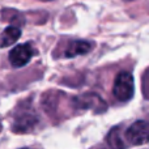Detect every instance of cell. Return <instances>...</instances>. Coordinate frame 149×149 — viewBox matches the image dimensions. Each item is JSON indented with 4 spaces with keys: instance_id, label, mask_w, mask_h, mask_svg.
<instances>
[{
    "instance_id": "6da1fadb",
    "label": "cell",
    "mask_w": 149,
    "mask_h": 149,
    "mask_svg": "<svg viewBox=\"0 0 149 149\" xmlns=\"http://www.w3.org/2000/svg\"><path fill=\"white\" fill-rule=\"evenodd\" d=\"M135 84L134 77L128 72H120L116 76L113 86V94L120 102H127L134 97Z\"/></svg>"
},
{
    "instance_id": "7a4b0ae2",
    "label": "cell",
    "mask_w": 149,
    "mask_h": 149,
    "mask_svg": "<svg viewBox=\"0 0 149 149\" xmlns=\"http://www.w3.org/2000/svg\"><path fill=\"white\" fill-rule=\"evenodd\" d=\"M36 54V50L31 46V43H24L13 47L9 52V63L15 68H21L26 65L31 60L33 55Z\"/></svg>"
},
{
    "instance_id": "3957f363",
    "label": "cell",
    "mask_w": 149,
    "mask_h": 149,
    "mask_svg": "<svg viewBox=\"0 0 149 149\" xmlns=\"http://www.w3.org/2000/svg\"><path fill=\"white\" fill-rule=\"evenodd\" d=\"M73 106L76 109H92V110L97 111V113H103V111L107 109V105L105 103V101L97 94H93V93H88V94H82L80 97L73 98L72 101Z\"/></svg>"
},
{
    "instance_id": "277c9868",
    "label": "cell",
    "mask_w": 149,
    "mask_h": 149,
    "mask_svg": "<svg viewBox=\"0 0 149 149\" xmlns=\"http://www.w3.org/2000/svg\"><path fill=\"white\" fill-rule=\"evenodd\" d=\"M149 126L147 120H137L127 130L126 137L132 145H141L148 141Z\"/></svg>"
},
{
    "instance_id": "5b68a950",
    "label": "cell",
    "mask_w": 149,
    "mask_h": 149,
    "mask_svg": "<svg viewBox=\"0 0 149 149\" xmlns=\"http://www.w3.org/2000/svg\"><path fill=\"white\" fill-rule=\"evenodd\" d=\"M38 123V116L36 114H31L29 111H21L17 116H16L15 124H13V131L15 132H29L36 127Z\"/></svg>"
},
{
    "instance_id": "8992f818",
    "label": "cell",
    "mask_w": 149,
    "mask_h": 149,
    "mask_svg": "<svg viewBox=\"0 0 149 149\" xmlns=\"http://www.w3.org/2000/svg\"><path fill=\"white\" fill-rule=\"evenodd\" d=\"M93 49V43L88 41H72L67 45V49L64 51V55L67 58H73L77 55L88 54Z\"/></svg>"
},
{
    "instance_id": "52a82bcc",
    "label": "cell",
    "mask_w": 149,
    "mask_h": 149,
    "mask_svg": "<svg viewBox=\"0 0 149 149\" xmlns=\"http://www.w3.org/2000/svg\"><path fill=\"white\" fill-rule=\"evenodd\" d=\"M124 148H126V145H124L123 140L120 137L119 128H113L110 131V134L106 136L103 145L98 147L97 149H124Z\"/></svg>"
},
{
    "instance_id": "ba28073f",
    "label": "cell",
    "mask_w": 149,
    "mask_h": 149,
    "mask_svg": "<svg viewBox=\"0 0 149 149\" xmlns=\"http://www.w3.org/2000/svg\"><path fill=\"white\" fill-rule=\"evenodd\" d=\"M21 36V30L18 26L10 25L5 29L3 33H0V49L1 47L12 46Z\"/></svg>"
},
{
    "instance_id": "9c48e42d",
    "label": "cell",
    "mask_w": 149,
    "mask_h": 149,
    "mask_svg": "<svg viewBox=\"0 0 149 149\" xmlns=\"http://www.w3.org/2000/svg\"><path fill=\"white\" fill-rule=\"evenodd\" d=\"M8 12L10 13V17H1V18H4V20L12 22V25H15V26L22 25V24H24V18H22V16H21L20 13L16 12V10H12V9H8Z\"/></svg>"
},
{
    "instance_id": "30bf717a",
    "label": "cell",
    "mask_w": 149,
    "mask_h": 149,
    "mask_svg": "<svg viewBox=\"0 0 149 149\" xmlns=\"http://www.w3.org/2000/svg\"><path fill=\"white\" fill-rule=\"evenodd\" d=\"M124 1H132V0H124Z\"/></svg>"
},
{
    "instance_id": "8fae6325",
    "label": "cell",
    "mask_w": 149,
    "mask_h": 149,
    "mask_svg": "<svg viewBox=\"0 0 149 149\" xmlns=\"http://www.w3.org/2000/svg\"><path fill=\"white\" fill-rule=\"evenodd\" d=\"M24 149H28V148H24Z\"/></svg>"
},
{
    "instance_id": "7c38bea8",
    "label": "cell",
    "mask_w": 149,
    "mask_h": 149,
    "mask_svg": "<svg viewBox=\"0 0 149 149\" xmlns=\"http://www.w3.org/2000/svg\"><path fill=\"white\" fill-rule=\"evenodd\" d=\"M0 128H1V126H0Z\"/></svg>"
}]
</instances>
